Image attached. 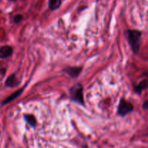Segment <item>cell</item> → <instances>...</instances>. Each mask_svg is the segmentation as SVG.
Wrapping results in <instances>:
<instances>
[{"label":"cell","mask_w":148,"mask_h":148,"mask_svg":"<svg viewBox=\"0 0 148 148\" xmlns=\"http://www.w3.org/2000/svg\"><path fill=\"white\" fill-rule=\"evenodd\" d=\"M128 41L132 49L133 52L135 53H138L141 44L142 33L140 30H127Z\"/></svg>","instance_id":"1"},{"label":"cell","mask_w":148,"mask_h":148,"mask_svg":"<svg viewBox=\"0 0 148 148\" xmlns=\"http://www.w3.org/2000/svg\"><path fill=\"white\" fill-rule=\"evenodd\" d=\"M69 95H70V98L72 101L80 104V105H84L85 104V101H84V95H83V87L81 84L77 83L74 85L71 88L70 91H69Z\"/></svg>","instance_id":"2"},{"label":"cell","mask_w":148,"mask_h":148,"mask_svg":"<svg viewBox=\"0 0 148 148\" xmlns=\"http://www.w3.org/2000/svg\"><path fill=\"white\" fill-rule=\"evenodd\" d=\"M134 109V106L132 104L125 99H121L118 106V114L121 116H125L127 114L131 113Z\"/></svg>","instance_id":"3"},{"label":"cell","mask_w":148,"mask_h":148,"mask_svg":"<svg viewBox=\"0 0 148 148\" xmlns=\"http://www.w3.org/2000/svg\"><path fill=\"white\" fill-rule=\"evenodd\" d=\"M82 67H78V66H71V67L65 68L63 70L64 72L68 74L72 77H77L79 74L82 72Z\"/></svg>","instance_id":"4"},{"label":"cell","mask_w":148,"mask_h":148,"mask_svg":"<svg viewBox=\"0 0 148 148\" xmlns=\"http://www.w3.org/2000/svg\"><path fill=\"white\" fill-rule=\"evenodd\" d=\"M13 49L10 46H4L0 48V59H5L12 54Z\"/></svg>","instance_id":"5"},{"label":"cell","mask_w":148,"mask_h":148,"mask_svg":"<svg viewBox=\"0 0 148 148\" xmlns=\"http://www.w3.org/2000/svg\"><path fill=\"white\" fill-rule=\"evenodd\" d=\"M20 84V81L17 79V77L15 76L14 74L10 75V77H7V79H6L5 82V85L7 87H10V88H14V87L17 86Z\"/></svg>","instance_id":"6"},{"label":"cell","mask_w":148,"mask_h":148,"mask_svg":"<svg viewBox=\"0 0 148 148\" xmlns=\"http://www.w3.org/2000/svg\"><path fill=\"white\" fill-rule=\"evenodd\" d=\"M24 89H25V88H22V89H20V90H18L15 91L14 93H12L11 95H10L9 97H7V98H6L4 101H3L2 103H1V104H2V105H6V104L12 102V101H13L14 100H15L16 98H17L20 95H21L22 92H23V90H24Z\"/></svg>","instance_id":"7"},{"label":"cell","mask_w":148,"mask_h":148,"mask_svg":"<svg viewBox=\"0 0 148 148\" xmlns=\"http://www.w3.org/2000/svg\"><path fill=\"white\" fill-rule=\"evenodd\" d=\"M147 88V79H145V80L142 81L141 82H140L137 86L134 87V92H135L136 93L140 95V94L142 93V92H143V90H145Z\"/></svg>","instance_id":"8"},{"label":"cell","mask_w":148,"mask_h":148,"mask_svg":"<svg viewBox=\"0 0 148 148\" xmlns=\"http://www.w3.org/2000/svg\"><path fill=\"white\" fill-rule=\"evenodd\" d=\"M24 119L32 127H35L36 124H37V121H36V117L33 115H32V114H25Z\"/></svg>","instance_id":"9"},{"label":"cell","mask_w":148,"mask_h":148,"mask_svg":"<svg viewBox=\"0 0 148 148\" xmlns=\"http://www.w3.org/2000/svg\"><path fill=\"white\" fill-rule=\"evenodd\" d=\"M62 3L61 0H50L49 1V7L51 10H56L60 7Z\"/></svg>","instance_id":"10"},{"label":"cell","mask_w":148,"mask_h":148,"mask_svg":"<svg viewBox=\"0 0 148 148\" xmlns=\"http://www.w3.org/2000/svg\"><path fill=\"white\" fill-rule=\"evenodd\" d=\"M22 20H23V15H21L20 14H17V15H15L14 17V21L15 23H20Z\"/></svg>","instance_id":"11"},{"label":"cell","mask_w":148,"mask_h":148,"mask_svg":"<svg viewBox=\"0 0 148 148\" xmlns=\"http://www.w3.org/2000/svg\"><path fill=\"white\" fill-rule=\"evenodd\" d=\"M143 108H144L145 110H147V108H148V104H147V101H145L144 104L143 105Z\"/></svg>","instance_id":"12"},{"label":"cell","mask_w":148,"mask_h":148,"mask_svg":"<svg viewBox=\"0 0 148 148\" xmlns=\"http://www.w3.org/2000/svg\"><path fill=\"white\" fill-rule=\"evenodd\" d=\"M83 148H88V147H86V146H84Z\"/></svg>","instance_id":"13"}]
</instances>
